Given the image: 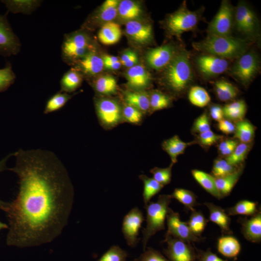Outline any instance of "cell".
Instances as JSON below:
<instances>
[{
	"mask_svg": "<svg viewBox=\"0 0 261 261\" xmlns=\"http://www.w3.org/2000/svg\"><path fill=\"white\" fill-rule=\"evenodd\" d=\"M188 99L191 104L199 107L208 105L211 101L207 91L204 88L198 86H192L189 88Z\"/></svg>",
	"mask_w": 261,
	"mask_h": 261,
	"instance_id": "8d00e7d4",
	"label": "cell"
},
{
	"mask_svg": "<svg viewBox=\"0 0 261 261\" xmlns=\"http://www.w3.org/2000/svg\"><path fill=\"white\" fill-rule=\"evenodd\" d=\"M163 242L167 243L163 253L169 261H196V247L191 243L171 236L165 237Z\"/></svg>",
	"mask_w": 261,
	"mask_h": 261,
	"instance_id": "30bf717a",
	"label": "cell"
},
{
	"mask_svg": "<svg viewBox=\"0 0 261 261\" xmlns=\"http://www.w3.org/2000/svg\"><path fill=\"white\" fill-rule=\"evenodd\" d=\"M240 166L230 164L224 158H218L214 161L211 174L214 178L224 176L232 173Z\"/></svg>",
	"mask_w": 261,
	"mask_h": 261,
	"instance_id": "ee69618b",
	"label": "cell"
},
{
	"mask_svg": "<svg viewBox=\"0 0 261 261\" xmlns=\"http://www.w3.org/2000/svg\"><path fill=\"white\" fill-rule=\"evenodd\" d=\"M150 111L152 112L170 107L172 101L168 95L159 90H154L149 95Z\"/></svg>",
	"mask_w": 261,
	"mask_h": 261,
	"instance_id": "ab89813d",
	"label": "cell"
},
{
	"mask_svg": "<svg viewBox=\"0 0 261 261\" xmlns=\"http://www.w3.org/2000/svg\"><path fill=\"white\" fill-rule=\"evenodd\" d=\"M170 195L172 199H175L184 204L187 210L191 211L195 210L194 207L197 204V196L191 191L176 188Z\"/></svg>",
	"mask_w": 261,
	"mask_h": 261,
	"instance_id": "f35d334b",
	"label": "cell"
},
{
	"mask_svg": "<svg viewBox=\"0 0 261 261\" xmlns=\"http://www.w3.org/2000/svg\"><path fill=\"white\" fill-rule=\"evenodd\" d=\"M15 78L11 63L7 62L4 68L0 69V92L6 90L14 84Z\"/></svg>",
	"mask_w": 261,
	"mask_h": 261,
	"instance_id": "7dc6e473",
	"label": "cell"
},
{
	"mask_svg": "<svg viewBox=\"0 0 261 261\" xmlns=\"http://www.w3.org/2000/svg\"><path fill=\"white\" fill-rule=\"evenodd\" d=\"M239 142L234 138H225L218 145V149L221 157H227L233 151Z\"/></svg>",
	"mask_w": 261,
	"mask_h": 261,
	"instance_id": "816d5d0a",
	"label": "cell"
},
{
	"mask_svg": "<svg viewBox=\"0 0 261 261\" xmlns=\"http://www.w3.org/2000/svg\"><path fill=\"white\" fill-rule=\"evenodd\" d=\"M8 229V225L0 221V231L1 230Z\"/></svg>",
	"mask_w": 261,
	"mask_h": 261,
	"instance_id": "6125c7cd",
	"label": "cell"
},
{
	"mask_svg": "<svg viewBox=\"0 0 261 261\" xmlns=\"http://www.w3.org/2000/svg\"><path fill=\"white\" fill-rule=\"evenodd\" d=\"M250 43L242 38L208 34L203 40L193 43L192 46L203 54L228 60L237 59L245 53Z\"/></svg>",
	"mask_w": 261,
	"mask_h": 261,
	"instance_id": "3957f363",
	"label": "cell"
},
{
	"mask_svg": "<svg viewBox=\"0 0 261 261\" xmlns=\"http://www.w3.org/2000/svg\"><path fill=\"white\" fill-rule=\"evenodd\" d=\"M244 168L243 164L232 173L224 176L215 178L216 187L221 198L230 194L242 175Z\"/></svg>",
	"mask_w": 261,
	"mask_h": 261,
	"instance_id": "603a6c76",
	"label": "cell"
},
{
	"mask_svg": "<svg viewBox=\"0 0 261 261\" xmlns=\"http://www.w3.org/2000/svg\"><path fill=\"white\" fill-rule=\"evenodd\" d=\"M142 13L140 6L136 2L130 0H123L118 5V14L123 19L133 20L139 17Z\"/></svg>",
	"mask_w": 261,
	"mask_h": 261,
	"instance_id": "d6a6232c",
	"label": "cell"
},
{
	"mask_svg": "<svg viewBox=\"0 0 261 261\" xmlns=\"http://www.w3.org/2000/svg\"><path fill=\"white\" fill-rule=\"evenodd\" d=\"M195 144H196L195 140L185 142L175 135L163 141L161 146L163 150L169 156L171 163L174 164L177 161V157L183 154L188 146Z\"/></svg>",
	"mask_w": 261,
	"mask_h": 261,
	"instance_id": "44dd1931",
	"label": "cell"
},
{
	"mask_svg": "<svg viewBox=\"0 0 261 261\" xmlns=\"http://www.w3.org/2000/svg\"><path fill=\"white\" fill-rule=\"evenodd\" d=\"M72 96L66 92H58L52 96L46 102L44 114H48L62 108L72 98Z\"/></svg>",
	"mask_w": 261,
	"mask_h": 261,
	"instance_id": "60d3db41",
	"label": "cell"
},
{
	"mask_svg": "<svg viewBox=\"0 0 261 261\" xmlns=\"http://www.w3.org/2000/svg\"><path fill=\"white\" fill-rule=\"evenodd\" d=\"M126 33L135 42L145 44L152 39V28L151 25L136 20L129 21L125 26Z\"/></svg>",
	"mask_w": 261,
	"mask_h": 261,
	"instance_id": "ac0fdd59",
	"label": "cell"
},
{
	"mask_svg": "<svg viewBox=\"0 0 261 261\" xmlns=\"http://www.w3.org/2000/svg\"><path fill=\"white\" fill-rule=\"evenodd\" d=\"M121 36L120 26L114 22H106L98 33L100 42L105 45H111L117 43Z\"/></svg>",
	"mask_w": 261,
	"mask_h": 261,
	"instance_id": "484cf974",
	"label": "cell"
},
{
	"mask_svg": "<svg viewBox=\"0 0 261 261\" xmlns=\"http://www.w3.org/2000/svg\"><path fill=\"white\" fill-rule=\"evenodd\" d=\"M75 68L82 74L93 76L100 73L104 68L102 57H101L94 48L73 64Z\"/></svg>",
	"mask_w": 261,
	"mask_h": 261,
	"instance_id": "e0dca14e",
	"label": "cell"
},
{
	"mask_svg": "<svg viewBox=\"0 0 261 261\" xmlns=\"http://www.w3.org/2000/svg\"><path fill=\"white\" fill-rule=\"evenodd\" d=\"M144 220L143 214L137 207L131 209L124 217L122 232L127 245L132 247H136L140 239L138 236Z\"/></svg>",
	"mask_w": 261,
	"mask_h": 261,
	"instance_id": "7c38bea8",
	"label": "cell"
},
{
	"mask_svg": "<svg viewBox=\"0 0 261 261\" xmlns=\"http://www.w3.org/2000/svg\"><path fill=\"white\" fill-rule=\"evenodd\" d=\"M247 105L243 100H238L227 103L223 106L224 118L234 123L245 118Z\"/></svg>",
	"mask_w": 261,
	"mask_h": 261,
	"instance_id": "cb8c5ba5",
	"label": "cell"
},
{
	"mask_svg": "<svg viewBox=\"0 0 261 261\" xmlns=\"http://www.w3.org/2000/svg\"><path fill=\"white\" fill-rule=\"evenodd\" d=\"M119 1L116 0H106L101 6L97 18L106 22L114 20L118 13Z\"/></svg>",
	"mask_w": 261,
	"mask_h": 261,
	"instance_id": "7bdbcfd3",
	"label": "cell"
},
{
	"mask_svg": "<svg viewBox=\"0 0 261 261\" xmlns=\"http://www.w3.org/2000/svg\"><path fill=\"white\" fill-rule=\"evenodd\" d=\"M235 8L226 0L221 1L219 9L209 23L208 34L218 36H232L233 29Z\"/></svg>",
	"mask_w": 261,
	"mask_h": 261,
	"instance_id": "9c48e42d",
	"label": "cell"
},
{
	"mask_svg": "<svg viewBox=\"0 0 261 261\" xmlns=\"http://www.w3.org/2000/svg\"><path fill=\"white\" fill-rule=\"evenodd\" d=\"M92 85L97 92L102 94H113L117 90L116 79L109 75L97 77L93 81Z\"/></svg>",
	"mask_w": 261,
	"mask_h": 261,
	"instance_id": "836d02e7",
	"label": "cell"
},
{
	"mask_svg": "<svg viewBox=\"0 0 261 261\" xmlns=\"http://www.w3.org/2000/svg\"><path fill=\"white\" fill-rule=\"evenodd\" d=\"M18 177L15 199L4 210L8 221L6 243L25 248L49 243L67 225L74 199L73 186L60 160L52 152L19 149L13 153Z\"/></svg>",
	"mask_w": 261,
	"mask_h": 261,
	"instance_id": "6da1fadb",
	"label": "cell"
},
{
	"mask_svg": "<svg viewBox=\"0 0 261 261\" xmlns=\"http://www.w3.org/2000/svg\"><path fill=\"white\" fill-rule=\"evenodd\" d=\"M1 1L5 5L8 12L27 14L33 13L42 2L37 0H3Z\"/></svg>",
	"mask_w": 261,
	"mask_h": 261,
	"instance_id": "d4e9b609",
	"label": "cell"
},
{
	"mask_svg": "<svg viewBox=\"0 0 261 261\" xmlns=\"http://www.w3.org/2000/svg\"><path fill=\"white\" fill-rule=\"evenodd\" d=\"M203 9L191 11L184 2L181 7L171 14L166 20V27L172 35L180 38L185 32L195 29L201 20Z\"/></svg>",
	"mask_w": 261,
	"mask_h": 261,
	"instance_id": "52a82bcc",
	"label": "cell"
},
{
	"mask_svg": "<svg viewBox=\"0 0 261 261\" xmlns=\"http://www.w3.org/2000/svg\"><path fill=\"white\" fill-rule=\"evenodd\" d=\"M252 145V143L246 144L239 142L232 153L224 158L233 166L238 167L243 165L244 162L251 149Z\"/></svg>",
	"mask_w": 261,
	"mask_h": 261,
	"instance_id": "74e56055",
	"label": "cell"
},
{
	"mask_svg": "<svg viewBox=\"0 0 261 261\" xmlns=\"http://www.w3.org/2000/svg\"><path fill=\"white\" fill-rule=\"evenodd\" d=\"M197 260L198 261H227L223 260L213 253L210 249L206 251L198 249L196 248Z\"/></svg>",
	"mask_w": 261,
	"mask_h": 261,
	"instance_id": "11a10c76",
	"label": "cell"
},
{
	"mask_svg": "<svg viewBox=\"0 0 261 261\" xmlns=\"http://www.w3.org/2000/svg\"><path fill=\"white\" fill-rule=\"evenodd\" d=\"M209 211V220L217 224L223 234H232L230 225L231 218L226 212L221 207L213 203H204Z\"/></svg>",
	"mask_w": 261,
	"mask_h": 261,
	"instance_id": "7402d4cb",
	"label": "cell"
},
{
	"mask_svg": "<svg viewBox=\"0 0 261 261\" xmlns=\"http://www.w3.org/2000/svg\"><path fill=\"white\" fill-rule=\"evenodd\" d=\"M13 153L10 154H9L6 157H5L4 158H3L1 160H0V173L5 170L7 169L6 164L7 161V160L10 157L13 156ZM7 204H8V203L4 202L0 200V209H1L4 211Z\"/></svg>",
	"mask_w": 261,
	"mask_h": 261,
	"instance_id": "680465c9",
	"label": "cell"
},
{
	"mask_svg": "<svg viewBox=\"0 0 261 261\" xmlns=\"http://www.w3.org/2000/svg\"><path fill=\"white\" fill-rule=\"evenodd\" d=\"M83 74L74 68L71 69L62 76L60 81V92L70 93L75 91L81 84Z\"/></svg>",
	"mask_w": 261,
	"mask_h": 261,
	"instance_id": "f1b7e54d",
	"label": "cell"
},
{
	"mask_svg": "<svg viewBox=\"0 0 261 261\" xmlns=\"http://www.w3.org/2000/svg\"><path fill=\"white\" fill-rule=\"evenodd\" d=\"M121 65V64L119 60L115 62L104 63V67L108 69L114 70L119 69Z\"/></svg>",
	"mask_w": 261,
	"mask_h": 261,
	"instance_id": "91938a15",
	"label": "cell"
},
{
	"mask_svg": "<svg viewBox=\"0 0 261 261\" xmlns=\"http://www.w3.org/2000/svg\"><path fill=\"white\" fill-rule=\"evenodd\" d=\"M208 114L210 118L218 122L224 118L223 106L218 104L209 105Z\"/></svg>",
	"mask_w": 261,
	"mask_h": 261,
	"instance_id": "9f6ffc18",
	"label": "cell"
},
{
	"mask_svg": "<svg viewBox=\"0 0 261 261\" xmlns=\"http://www.w3.org/2000/svg\"><path fill=\"white\" fill-rule=\"evenodd\" d=\"M214 88L217 98L224 102L233 100L237 97L239 92V89L235 85L224 79L216 81Z\"/></svg>",
	"mask_w": 261,
	"mask_h": 261,
	"instance_id": "83f0119b",
	"label": "cell"
},
{
	"mask_svg": "<svg viewBox=\"0 0 261 261\" xmlns=\"http://www.w3.org/2000/svg\"><path fill=\"white\" fill-rule=\"evenodd\" d=\"M102 59L104 63L115 62L119 60L117 57L109 55H104L102 58Z\"/></svg>",
	"mask_w": 261,
	"mask_h": 261,
	"instance_id": "94428289",
	"label": "cell"
},
{
	"mask_svg": "<svg viewBox=\"0 0 261 261\" xmlns=\"http://www.w3.org/2000/svg\"><path fill=\"white\" fill-rule=\"evenodd\" d=\"M191 174L208 193L218 200L221 199L216 187L215 178L211 174L197 169L192 170Z\"/></svg>",
	"mask_w": 261,
	"mask_h": 261,
	"instance_id": "f546056e",
	"label": "cell"
},
{
	"mask_svg": "<svg viewBox=\"0 0 261 261\" xmlns=\"http://www.w3.org/2000/svg\"><path fill=\"white\" fill-rule=\"evenodd\" d=\"M122 116L128 122L138 124L142 119L143 113L137 108L126 104L122 110Z\"/></svg>",
	"mask_w": 261,
	"mask_h": 261,
	"instance_id": "f907efd6",
	"label": "cell"
},
{
	"mask_svg": "<svg viewBox=\"0 0 261 261\" xmlns=\"http://www.w3.org/2000/svg\"><path fill=\"white\" fill-rule=\"evenodd\" d=\"M138 258L139 261H169L160 251L150 247L143 251Z\"/></svg>",
	"mask_w": 261,
	"mask_h": 261,
	"instance_id": "f5cc1de1",
	"label": "cell"
},
{
	"mask_svg": "<svg viewBox=\"0 0 261 261\" xmlns=\"http://www.w3.org/2000/svg\"><path fill=\"white\" fill-rule=\"evenodd\" d=\"M224 138L211 130L196 135L195 141L204 149H208L212 145L218 144Z\"/></svg>",
	"mask_w": 261,
	"mask_h": 261,
	"instance_id": "f6af8a7d",
	"label": "cell"
},
{
	"mask_svg": "<svg viewBox=\"0 0 261 261\" xmlns=\"http://www.w3.org/2000/svg\"><path fill=\"white\" fill-rule=\"evenodd\" d=\"M193 79L190 53L181 49L164 68L163 84L174 95L181 96L189 90Z\"/></svg>",
	"mask_w": 261,
	"mask_h": 261,
	"instance_id": "7a4b0ae2",
	"label": "cell"
},
{
	"mask_svg": "<svg viewBox=\"0 0 261 261\" xmlns=\"http://www.w3.org/2000/svg\"><path fill=\"white\" fill-rule=\"evenodd\" d=\"M218 249L225 257H236L240 252L241 245L238 240L232 236H223L218 241Z\"/></svg>",
	"mask_w": 261,
	"mask_h": 261,
	"instance_id": "4dcf8cb0",
	"label": "cell"
},
{
	"mask_svg": "<svg viewBox=\"0 0 261 261\" xmlns=\"http://www.w3.org/2000/svg\"><path fill=\"white\" fill-rule=\"evenodd\" d=\"M119 61L121 65L130 68L137 64L138 56L135 52L131 50H127L122 54Z\"/></svg>",
	"mask_w": 261,
	"mask_h": 261,
	"instance_id": "db71d44e",
	"label": "cell"
},
{
	"mask_svg": "<svg viewBox=\"0 0 261 261\" xmlns=\"http://www.w3.org/2000/svg\"><path fill=\"white\" fill-rule=\"evenodd\" d=\"M94 46L89 36L79 31L65 36L61 46V58L68 64H74Z\"/></svg>",
	"mask_w": 261,
	"mask_h": 261,
	"instance_id": "5b68a950",
	"label": "cell"
},
{
	"mask_svg": "<svg viewBox=\"0 0 261 261\" xmlns=\"http://www.w3.org/2000/svg\"><path fill=\"white\" fill-rule=\"evenodd\" d=\"M233 138L240 143H252L255 135L256 127L248 119L244 118L235 123Z\"/></svg>",
	"mask_w": 261,
	"mask_h": 261,
	"instance_id": "4316f807",
	"label": "cell"
},
{
	"mask_svg": "<svg viewBox=\"0 0 261 261\" xmlns=\"http://www.w3.org/2000/svg\"><path fill=\"white\" fill-rule=\"evenodd\" d=\"M128 252L119 246H111L97 261H126Z\"/></svg>",
	"mask_w": 261,
	"mask_h": 261,
	"instance_id": "bcb514c9",
	"label": "cell"
},
{
	"mask_svg": "<svg viewBox=\"0 0 261 261\" xmlns=\"http://www.w3.org/2000/svg\"><path fill=\"white\" fill-rule=\"evenodd\" d=\"M211 130L210 118L207 111H204L194 120L191 132L197 135Z\"/></svg>",
	"mask_w": 261,
	"mask_h": 261,
	"instance_id": "681fc988",
	"label": "cell"
},
{
	"mask_svg": "<svg viewBox=\"0 0 261 261\" xmlns=\"http://www.w3.org/2000/svg\"><path fill=\"white\" fill-rule=\"evenodd\" d=\"M171 199L170 195H160L156 202H150L145 206L146 224L143 231V251L146 249L149 239L157 232L165 229V222Z\"/></svg>",
	"mask_w": 261,
	"mask_h": 261,
	"instance_id": "277c9868",
	"label": "cell"
},
{
	"mask_svg": "<svg viewBox=\"0 0 261 261\" xmlns=\"http://www.w3.org/2000/svg\"><path fill=\"white\" fill-rule=\"evenodd\" d=\"M233 29L250 42L255 41L260 37L258 18L254 11L245 1H239L235 8Z\"/></svg>",
	"mask_w": 261,
	"mask_h": 261,
	"instance_id": "8992f818",
	"label": "cell"
},
{
	"mask_svg": "<svg viewBox=\"0 0 261 261\" xmlns=\"http://www.w3.org/2000/svg\"><path fill=\"white\" fill-rule=\"evenodd\" d=\"M174 164L171 163L166 168L154 167L150 172L153 175V178L163 187L169 184L171 181L172 169Z\"/></svg>",
	"mask_w": 261,
	"mask_h": 261,
	"instance_id": "c3c4849f",
	"label": "cell"
},
{
	"mask_svg": "<svg viewBox=\"0 0 261 261\" xmlns=\"http://www.w3.org/2000/svg\"><path fill=\"white\" fill-rule=\"evenodd\" d=\"M195 61L199 71L206 78L220 74L226 71L229 66L227 59L203 53L198 56Z\"/></svg>",
	"mask_w": 261,
	"mask_h": 261,
	"instance_id": "9a60e30c",
	"label": "cell"
},
{
	"mask_svg": "<svg viewBox=\"0 0 261 261\" xmlns=\"http://www.w3.org/2000/svg\"><path fill=\"white\" fill-rule=\"evenodd\" d=\"M242 232L245 238L253 243L261 241V211L258 212L249 218H240Z\"/></svg>",
	"mask_w": 261,
	"mask_h": 261,
	"instance_id": "d6986e66",
	"label": "cell"
},
{
	"mask_svg": "<svg viewBox=\"0 0 261 261\" xmlns=\"http://www.w3.org/2000/svg\"><path fill=\"white\" fill-rule=\"evenodd\" d=\"M177 51L174 46L167 44L150 49L145 54L147 64L153 69H164L171 61Z\"/></svg>",
	"mask_w": 261,
	"mask_h": 261,
	"instance_id": "2e32d148",
	"label": "cell"
},
{
	"mask_svg": "<svg viewBox=\"0 0 261 261\" xmlns=\"http://www.w3.org/2000/svg\"><path fill=\"white\" fill-rule=\"evenodd\" d=\"M260 65L259 56L253 51H246L236 59L229 73L238 82L247 87L258 74Z\"/></svg>",
	"mask_w": 261,
	"mask_h": 261,
	"instance_id": "ba28073f",
	"label": "cell"
},
{
	"mask_svg": "<svg viewBox=\"0 0 261 261\" xmlns=\"http://www.w3.org/2000/svg\"><path fill=\"white\" fill-rule=\"evenodd\" d=\"M166 221L168 229L165 237L171 236L188 243L201 241L203 239L195 235L187 222L181 221L179 213L170 208L166 216Z\"/></svg>",
	"mask_w": 261,
	"mask_h": 261,
	"instance_id": "8fae6325",
	"label": "cell"
},
{
	"mask_svg": "<svg viewBox=\"0 0 261 261\" xmlns=\"http://www.w3.org/2000/svg\"><path fill=\"white\" fill-rule=\"evenodd\" d=\"M139 178L144 183L143 198L145 205L146 206L150 202L152 198L162 189L163 186L153 177H149L145 174L139 175Z\"/></svg>",
	"mask_w": 261,
	"mask_h": 261,
	"instance_id": "d590c367",
	"label": "cell"
},
{
	"mask_svg": "<svg viewBox=\"0 0 261 261\" xmlns=\"http://www.w3.org/2000/svg\"><path fill=\"white\" fill-rule=\"evenodd\" d=\"M125 100L127 104L137 108L143 113L150 110L149 96L146 92H128L125 94Z\"/></svg>",
	"mask_w": 261,
	"mask_h": 261,
	"instance_id": "1f68e13d",
	"label": "cell"
},
{
	"mask_svg": "<svg viewBox=\"0 0 261 261\" xmlns=\"http://www.w3.org/2000/svg\"><path fill=\"white\" fill-rule=\"evenodd\" d=\"M20 48L21 43L7 20V14H0V55L5 57L15 55Z\"/></svg>",
	"mask_w": 261,
	"mask_h": 261,
	"instance_id": "4fadbf2b",
	"label": "cell"
},
{
	"mask_svg": "<svg viewBox=\"0 0 261 261\" xmlns=\"http://www.w3.org/2000/svg\"><path fill=\"white\" fill-rule=\"evenodd\" d=\"M257 205L256 202L246 200H241L233 206L227 209L226 213L229 216L237 215L252 216L256 214L260 209H258Z\"/></svg>",
	"mask_w": 261,
	"mask_h": 261,
	"instance_id": "e575fe53",
	"label": "cell"
},
{
	"mask_svg": "<svg viewBox=\"0 0 261 261\" xmlns=\"http://www.w3.org/2000/svg\"><path fill=\"white\" fill-rule=\"evenodd\" d=\"M95 107L98 118L104 126L109 128L114 127L122 118L121 108L114 100L99 99L95 102Z\"/></svg>",
	"mask_w": 261,
	"mask_h": 261,
	"instance_id": "5bb4252c",
	"label": "cell"
},
{
	"mask_svg": "<svg viewBox=\"0 0 261 261\" xmlns=\"http://www.w3.org/2000/svg\"><path fill=\"white\" fill-rule=\"evenodd\" d=\"M126 78L128 85L137 90L146 87L151 81L150 73L144 66L138 64L128 69Z\"/></svg>",
	"mask_w": 261,
	"mask_h": 261,
	"instance_id": "ffe728a7",
	"label": "cell"
},
{
	"mask_svg": "<svg viewBox=\"0 0 261 261\" xmlns=\"http://www.w3.org/2000/svg\"><path fill=\"white\" fill-rule=\"evenodd\" d=\"M217 128L223 133L229 135L234 133L235 125L234 123L224 118L218 122Z\"/></svg>",
	"mask_w": 261,
	"mask_h": 261,
	"instance_id": "6f0895ef",
	"label": "cell"
},
{
	"mask_svg": "<svg viewBox=\"0 0 261 261\" xmlns=\"http://www.w3.org/2000/svg\"><path fill=\"white\" fill-rule=\"evenodd\" d=\"M208 220L207 219L201 211L195 210L191 211L189 220L187 222L191 231L196 236L201 237Z\"/></svg>",
	"mask_w": 261,
	"mask_h": 261,
	"instance_id": "b9f144b4",
	"label": "cell"
},
{
	"mask_svg": "<svg viewBox=\"0 0 261 261\" xmlns=\"http://www.w3.org/2000/svg\"><path fill=\"white\" fill-rule=\"evenodd\" d=\"M131 261H139V258H136Z\"/></svg>",
	"mask_w": 261,
	"mask_h": 261,
	"instance_id": "be15d7a7",
	"label": "cell"
}]
</instances>
